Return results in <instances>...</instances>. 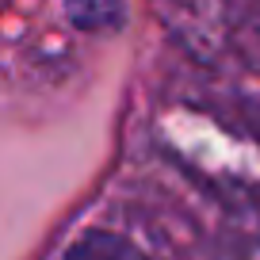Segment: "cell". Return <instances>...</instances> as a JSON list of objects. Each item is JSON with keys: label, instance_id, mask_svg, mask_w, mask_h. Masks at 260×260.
<instances>
[{"label": "cell", "instance_id": "obj_2", "mask_svg": "<svg viewBox=\"0 0 260 260\" xmlns=\"http://www.w3.org/2000/svg\"><path fill=\"white\" fill-rule=\"evenodd\" d=\"M65 16L77 31L111 35L126 23V0H61Z\"/></svg>", "mask_w": 260, "mask_h": 260}, {"label": "cell", "instance_id": "obj_1", "mask_svg": "<svg viewBox=\"0 0 260 260\" xmlns=\"http://www.w3.org/2000/svg\"><path fill=\"white\" fill-rule=\"evenodd\" d=\"M57 260H149L138 245L111 230H88L81 234Z\"/></svg>", "mask_w": 260, "mask_h": 260}]
</instances>
